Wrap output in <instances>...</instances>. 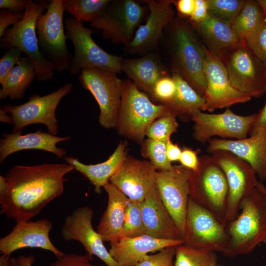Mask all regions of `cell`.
<instances>
[{"instance_id": "9a60e30c", "label": "cell", "mask_w": 266, "mask_h": 266, "mask_svg": "<svg viewBox=\"0 0 266 266\" xmlns=\"http://www.w3.org/2000/svg\"><path fill=\"white\" fill-rule=\"evenodd\" d=\"M211 155L224 172L228 185L227 223L238 214L242 200L256 188L257 174L250 165L233 153L217 150Z\"/></svg>"}, {"instance_id": "9c48e42d", "label": "cell", "mask_w": 266, "mask_h": 266, "mask_svg": "<svg viewBox=\"0 0 266 266\" xmlns=\"http://www.w3.org/2000/svg\"><path fill=\"white\" fill-rule=\"evenodd\" d=\"M229 244L226 226L190 197L183 244L224 254Z\"/></svg>"}, {"instance_id": "1f68e13d", "label": "cell", "mask_w": 266, "mask_h": 266, "mask_svg": "<svg viewBox=\"0 0 266 266\" xmlns=\"http://www.w3.org/2000/svg\"><path fill=\"white\" fill-rule=\"evenodd\" d=\"M264 18V13L257 0H245L237 16L232 22L233 31L241 43H246L250 35Z\"/></svg>"}, {"instance_id": "d6986e66", "label": "cell", "mask_w": 266, "mask_h": 266, "mask_svg": "<svg viewBox=\"0 0 266 266\" xmlns=\"http://www.w3.org/2000/svg\"><path fill=\"white\" fill-rule=\"evenodd\" d=\"M52 228V222L47 218L17 222L12 231L0 239V253L11 255L20 249L36 248L49 251L57 257L62 256L65 253L56 247L50 238Z\"/></svg>"}, {"instance_id": "ffe728a7", "label": "cell", "mask_w": 266, "mask_h": 266, "mask_svg": "<svg viewBox=\"0 0 266 266\" xmlns=\"http://www.w3.org/2000/svg\"><path fill=\"white\" fill-rule=\"evenodd\" d=\"M156 171L149 161L127 156L109 182L130 200L141 202L155 187Z\"/></svg>"}, {"instance_id": "681fc988", "label": "cell", "mask_w": 266, "mask_h": 266, "mask_svg": "<svg viewBox=\"0 0 266 266\" xmlns=\"http://www.w3.org/2000/svg\"><path fill=\"white\" fill-rule=\"evenodd\" d=\"M182 150L177 144L173 143L171 140L166 143L167 158L171 163L179 161Z\"/></svg>"}, {"instance_id": "4dcf8cb0", "label": "cell", "mask_w": 266, "mask_h": 266, "mask_svg": "<svg viewBox=\"0 0 266 266\" xmlns=\"http://www.w3.org/2000/svg\"><path fill=\"white\" fill-rule=\"evenodd\" d=\"M35 77V68L30 60L27 56L21 57L1 84L0 99L8 97L14 100L23 98L26 89Z\"/></svg>"}, {"instance_id": "5b68a950", "label": "cell", "mask_w": 266, "mask_h": 266, "mask_svg": "<svg viewBox=\"0 0 266 266\" xmlns=\"http://www.w3.org/2000/svg\"><path fill=\"white\" fill-rule=\"evenodd\" d=\"M199 160L198 170L193 171L190 197L226 226L228 185L225 175L212 155H202Z\"/></svg>"}, {"instance_id": "ab89813d", "label": "cell", "mask_w": 266, "mask_h": 266, "mask_svg": "<svg viewBox=\"0 0 266 266\" xmlns=\"http://www.w3.org/2000/svg\"><path fill=\"white\" fill-rule=\"evenodd\" d=\"M176 88L173 78L164 75L156 82L150 95L161 104H166L174 97Z\"/></svg>"}, {"instance_id": "7bdbcfd3", "label": "cell", "mask_w": 266, "mask_h": 266, "mask_svg": "<svg viewBox=\"0 0 266 266\" xmlns=\"http://www.w3.org/2000/svg\"><path fill=\"white\" fill-rule=\"evenodd\" d=\"M92 261L93 258L88 254H65L62 256L57 257L56 260L49 266H107L93 265L91 263Z\"/></svg>"}, {"instance_id": "7c38bea8", "label": "cell", "mask_w": 266, "mask_h": 266, "mask_svg": "<svg viewBox=\"0 0 266 266\" xmlns=\"http://www.w3.org/2000/svg\"><path fill=\"white\" fill-rule=\"evenodd\" d=\"M145 10L133 0H111L90 26L101 31L103 38L126 46L133 39Z\"/></svg>"}, {"instance_id": "ba28073f", "label": "cell", "mask_w": 266, "mask_h": 266, "mask_svg": "<svg viewBox=\"0 0 266 266\" xmlns=\"http://www.w3.org/2000/svg\"><path fill=\"white\" fill-rule=\"evenodd\" d=\"M174 22L172 44L176 68L174 70L203 97L206 88L203 45L200 44L188 24L180 20Z\"/></svg>"}, {"instance_id": "ee69618b", "label": "cell", "mask_w": 266, "mask_h": 266, "mask_svg": "<svg viewBox=\"0 0 266 266\" xmlns=\"http://www.w3.org/2000/svg\"><path fill=\"white\" fill-rule=\"evenodd\" d=\"M24 16V12H16L2 9L0 11V37L3 36L4 33L10 25H14L21 21Z\"/></svg>"}, {"instance_id": "6da1fadb", "label": "cell", "mask_w": 266, "mask_h": 266, "mask_svg": "<svg viewBox=\"0 0 266 266\" xmlns=\"http://www.w3.org/2000/svg\"><path fill=\"white\" fill-rule=\"evenodd\" d=\"M74 169L67 163L14 166L5 175L8 188L0 195V213L16 222L31 220L62 195L64 177Z\"/></svg>"}, {"instance_id": "f546056e", "label": "cell", "mask_w": 266, "mask_h": 266, "mask_svg": "<svg viewBox=\"0 0 266 266\" xmlns=\"http://www.w3.org/2000/svg\"><path fill=\"white\" fill-rule=\"evenodd\" d=\"M172 77L176 84V91L166 105L183 121H188L199 111H205V100L178 73L173 70Z\"/></svg>"}, {"instance_id": "30bf717a", "label": "cell", "mask_w": 266, "mask_h": 266, "mask_svg": "<svg viewBox=\"0 0 266 266\" xmlns=\"http://www.w3.org/2000/svg\"><path fill=\"white\" fill-rule=\"evenodd\" d=\"M46 9L36 22L38 45L59 73L68 70L72 60L66 44L63 0H49Z\"/></svg>"}, {"instance_id": "9f6ffc18", "label": "cell", "mask_w": 266, "mask_h": 266, "mask_svg": "<svg viewBox=\"0 0 266 266\" xmlns=\"http://www.w3.org/2000/svg\"><path fill=\"white\" fill-rule=\"evenodd\" d=\"M257 1L261 7L264 13V16L266 19V0H257Z\"/></svg>"}, {"instance_id": "2e32d148", "label": "cell", "mask_w": 266, "mask_h": 266, "mask_svg": "<svg viewBox=\"0 0 266 266\" xmlns=\"http://www.w3.org/2000/svg\"><path fill=\"white\" fill-rule=\"evenodd\" d=\"M204 72L206 88L205 110L213 112L246 102L252 99L232 85L227 68L219 56L203 45Z\"/></svg>"}, {"instance_id": "db71d44e", "label": "cell", "mask_w": 266, "mask_h": 266, "mask_svg": "<svg viewBox=\"0 0 266 266\" xmlns=\"http://www.w3.org/2000/svg\"><path fill=\"white\" fill-rule=\"evenodd\" d=\"M0 121L3 123L13 124L11 116L1 108L0 109Z\"/></svg>"}, {"instance_id": "ac0fdd59", "label": "cell", "mask_w": 266, "mask_h": 266, "mask_svg": "<svg viewBox=\"0 0 266 266\" xmlns=\"http://www.w3.org/2000/svg\"><path fill=\"white\" fill-rule=\"evenodd\" d=\"M93 209L88 206L79 207L65 219L61 228L65 241L76 240L83 245L91 257L96 256L107 266H119L111 257L101 235L92 226Z\"/></svg>"}, {"instance_id": "d6a6232c", "label": "cell", "mask_w": 266, "mask_h": 266, "mask_svg": "<svg viewBox=\"0 0 266 266\" xmlns=\"http://www.w3.org/2000/svg\"><path fill=\"white\" fill-rule=\"evenodd\" d=\"M111 0H63L65 11L79 22L94 21L105 9Z\"/></svg>"}, {"instance_id": "7dc6e473", "label": "cell", "mask_w": 266, "mask_h": 266, "mask_svg": "<svg viewBox=\"0 0 266 266\" xmlns=\"http://www.w3.org/2000/svg\"><path fill=\"white\" fill-rule=\"evenodd\" d=\"M30 0H0V8L16 12H23Z\"/></svg>"}, {"instance_id": "f5cc1de1", "label": "cell", "mask_w": 266, "mask_h": 266, "mask_svg": "<svg viewBox=\"0 0 266 266\" xmlns=\"http://www.w3.org/2000/svg\"><path fill=\"white\" fill-rule=\"evenodd\" d=\"M0 266H19L16 258L11 255L1 254L0 257Z\"/></svg>"}, {"instance_id": "816d5d0a", "label": "cell", "mask_w": 266, "mask_h": 266, "mask_svg": "<svg viewBox=\"0 0 266 266\" xmlns=\"http://www.w3.org/2000/svg\"><path fill=\"white\" fill-rule=\"evenodd\" d=\"M19 266H33L35 257L32 254L28 256L20 255L16 258Z\"/></svg>"}, {"instance_id": "680465c9", "label": "cell", "mask_w": 266, "mask_h": 266, "mask_svg": "<svg viewBox=\"0 0 266 266\" xmlns=\"http://www.w3.org/2000/svg\"><path fill=\"white\" fill-rule=\"evenodd\" d=\"M217 266V265H215V266Z\"/></svg>"}, {"instance_id": "7a4b0ae2", "label": "cell", "mask_w": 266, "mask_h": 266, "mask_svg": "<svg viewBox=\"0 0 266 266\" xmlns=\"http://www.w3.org/2000/svg\"><path fill=\"white\" fill-rule=\"evenodd\" d=\"M228 247L224 254L228 257L252 252L266 237V202L256 187L241 202L238 215L227 223Z\"/></svg>"}, {"instance_id": "f907efd6", "label": "cell", "mask_w": 266, "mask_h": 266, "mask_svg": "<svg viewBox=\"0 0 266 266\" xmlns=\"http://www.w3.org/2000/svg\"><path fill=\"white\" fill-rule=\"evenodd\" d=\"M266 127V102L264 107L257 113V118L251 128L250 134L254 133L259 129Z\"/></svg>"}, {"instance_id": "8fae6325", "label": "cell", "mask_w": 266, "mask_h": 266, "mask_svg": "<svg viewBox=\"0 0 266 266\" xmlns=\"http://www.w3.org/2000/svg\"><path fill=\"white\" fill-rule=\"evenodd\" d=\"M78 79L99 105L100 126L107 129L115 127L121 102L123 81L115 73L95 67L83 69Z\"/></svg>"}, {"instance_id": "7402d4cb", "label": "cell", "mask_w": 266, "mask_h": 266, "mask_svg": "<svg viewBox=\"0 0 266 266\" xmlns=\"http://www.w3.org/2000/svg\"><path fill=\"white\" fill-rule=\"evenodd\" d=\"M149 15L143 25L137 29L126 49L133 53L144 52L153 48L159 40L163 30L174 18L173 0H147Z\"/></svg>"}, {"instance_id": "b9f144b4", "label": "cell", "mask_w": 266, "mask_h": 266, "mask_svg": "<svg viewBox=\"0 0 266 266\" xmlns=\"http://www.w3.org/2000/svg\"><path fill=\"white\" fill-rule=\"evenodd\" d=\"M22 51L16 48L6 49L0 59V83L1 84L9 72L21 59Z\"/></svg>"}, {"instance_id": "d590c367", "label": "cell", "mask_w": 266, "mask_h": 266, "mask_svg": "<svg viewBox=\"0 0 266 266\" xmlns=\"http://www.w3.org/2000/svg\"><path fill=\"white\" fill-rule=\"evenodd\" d=\"M140 202L129 200L125 222L120 232L119 240L124 237H133L146 234Z\"/></svg>"}, {"instance_id": "74e56055", "label": "cell", "mask_w": 266, "mask_h": 266, "mask_svg": "<svg viewBox=\"0 0 266 266\" xmlns=\"http://www.w3.org/2000/svg\"><path fill=\"white\" fill-rule=\"evenodd\" d=\"M208 13L232 23L243 7V0H206Z\"/></svg>"}, {"instance_id": "bcb514c9", "label": "cell", "mask_w": 266, "mask_h": 266, "mask_svg": "<svg viewBox=\"0 0 266 266\" xmlns=\"http://www.w3.org/2000/svg\"><path fill=\"white\" fill-rule=\"evenodd\" d=\"M206 0H195L192 14L189 18L190 23H198L204 20L208 14Z\"/></svg>"}, {"instance_id": "83f0119b", "label": "cell", "mask_w": 266, "mask_h": 266, "mask_svg": "<svg viewBox=\"0 0 266 266\" xmlns=\"http://www.w3.org/2000/svg\"><path fill=\"white\" fill-rule=\"evenodd\" d=\"M122 71L140 90L150 95L156 82L164 76L160 62L153 54L138 58L123 60Z\"/></svg>"}, {"instance_id": "8d00e7d4", "label": "cell", "mask_w": 266, "mask_h": 266, "mask_svg": "<svg viewBox=\"0 0 266 266\" xmlns=\"http://www.w3.org/2000/svg\"><path fill=\"white\" fill-rule=\"evenodd\" d=\"M177 116L171 111L155 120L149 127L148 138L167 142L172 134L177 132Z\"/></svg>"}, {"instance_id": "60d3db41", "label": "cell", "mask_w": 266, "mask_h": 266, "mask_svg": "<svg viewBox=\"0 0 266 266\" xmlns=\"http://www.w3.org/2000/svg\"><path fill=\"white\" fill-rule=\"evenodd\" d=\"M176 247L169 246L156 254L147 255L135 266H172Z\"/></svg>"}, {"instance_id": "52a82bcc", "label": "cell", "mask_w": 266, "mask_h": 266, "mask_svg": "<svg viewBox=\"0 0 266 266\" xmlns=\"http://www.w3.org/2000/svg\"><path fill=\"white\" fill-rule=\"evenodd\" d=\"M218 56L234 88L251 98H261L266 94V67L246 43H239Z\"/></svg>"}, {"instance_id": "277c9868", "label": "cell", "mask_w": 266, "mask_h": 266, "mask_svg": "<svg viewBox=\"0 0 266 266\" xmlns=\"http://www.w3.org/2000/svg\"><path fill=\"white\" fill-rule=\"evenodd\" d=\"M170 111L165 104L152 102L131 80H124L115 127L120 134L142 143L152 122Z\"/></svg>"}, {"instance_id": "d4e9b609", "label": "cell", "mask_w": 266, "mask_h": 266, "mask_svg": "<svg viewBox=\"0 0 266 266\" xmlns=\"http://www.w3.org/2000/svg\"><path fill=\"white\" fill-rule=\"evenodd\" d=\"M2 136L0 141V164L8 156L24 150H44L55 154L59 158H64L66 154V150L58 147L57 144L70 138L69 136H58L42 131L26 134H22L21 132H13L3 133Z\"/></svg>"}, {"instance_id": "f6af8a7d", "label": "cell", "mask_w": 266, "mask_h": 266, "mask_svg": "<svg viewBox=\"0 0 266 266\" xmlns=\"http://www.w3.org/2000/svg\"><path fill=\"white\" fill-rule=\"evenodd\" d=\"M198 153L197 150H194L189 147H184L182 149L179 160L180 165L193 171H197L200 165Z\"/></svg>"}, {"instance_id": "6f0895ef", "label": "cell", "mask_w": 266, "mask_h": 266, "mask_svg": "<svg viewBox=\"0 0 266 266\" xmlns=\"http://www.w3.org/2000/svg\"><path fill=\"white\" fill-rule=\"evenodd\" d=\"M263 243H265V244L266 243V238H265V240H264V241L263 242Z\"/></svg>"}, {"instance_id": "3957f363", "label": "cell", "mask_w": 266, "mask_h": 266, "mask_svg": "<svg viewBox=\"0 0 266 266\" xmlns=\"http://www.w3.org/2000/svg\"><path fill=\"white\" fill-rule=\"evenodd\" d=\"M49 3V0H30L23 19L8 28L0 38L2 47L18 48L26 55L32 63L36 77L40 81H50L55 75L53 64L39 49L36 34L37 20Z\"/></svg>"}, {"instance_id": "4fadbf2b", "label": "cell", "mask_w": 266, "mask_h": 266, "mask_svg": "<svg viewBox=\"0 0 266 266\" xmlns=\"http://www.w3.org/2000/svg\"><path fill=\"white\" fill-rule=\"evenodd\" d=\"M72 85L66 83L58 90L44 96L35 94L21 104H5L1 106L10 114L13 120V132H21L26 126L42 124L46 126L48 133L56 135L59 123L56 110L61 100L71 91Z\"/></svg>"}, {"instance_id": "c3c4849f", "label": "cell", "mask_w": 266, "mask_h": 266, "mask_svg": "<svg viewBox=\"0 0 266 266\" xmlns=\"http://www.w3.org/2000/svg\"><path fill=\"white\" fill-rule=\"evenodd\" d=\"M173 2L180 16L190 17L194 9L195 0H178Z\"/></svg>"}, {"instance_id": "44dd1931", "label": "cell", "mask_w": 266, "mask_h": 266, "mask_svg": "<svg viewBox=\"0 0 266 266\" xmlns=\"http://www.w3.org/2000/svg\"><path fill=\"white\" fill-rule=\"evenodd\" d=\"M206 151H229L246 161L255 171L261 181L266 180V127L259 129L249 137L226 139L213 137L208 142Z\"/></svg>"}, {"instance_id": "11a10c76", "label": "cell", "mask_w": 266, "mask_h": 266, "mask_svg": "<svg viewBox=\"0 0 266 266\" xmlns=\"http://www.w3.org/2000/svg\"><path fill=\"white\" fill-rule=\"evenodd\" d=\"M256 187L263 193L264 195L266 202V187L263 183V182L260 180L258 181Z\"/></svg>"}, {"instance_id": "4316f807", "label": "cell", "mask_w": 266, "mask_h": 266, "mask_svg": "<svg viewBox=\"0 0 266 266\" xmlns=\"http://www.w3.org/2000/svg\"><path fill=\"white\" fill-rule=\"evenodd\" d=\"M127 144L120 142L115 151L105 161L94 165H87L72 156L65 157L66 163L86 177L94 186L95 191L100 194L101 189L109 182L110 177L118 170L125 160Z\"/></svg>"}, {"instance_id": "603a6c76", "label": "cell", "mask_w": 266, "mask_h": 266, "mask_svg": "<svg viewBox=\"0 0 266 266\" xmlns=\"http://www.w3.org/2000/svg\"><path fill=\"white\" fill-rule=\"evenodd\" d=\"M183 243L182 240L156 238L148 234L124 237L116 242H110L109 253L119 266H135L150 252L161 251Z\"/></svg>"}, {"instance_id": "f35d334b", "label": "cell", "mask_w": 266, "mask_h": 266, "mask_svg": "<svg viewBox=\"0 0 266 266\" xmlns=\"http://www.w3.org/2000/svg\"><path fill=\"white\" fill-rule=\"evenodd\" d=\"M246 44L266 67V19L262 21L246 40Z\"/></svg>"}, {"instance_id": "836d02e7", "label": "cell", "mask_w": 266, "mask_h": 266, "mask_svg": "<svg viewBox=\"0 0 266 266\" xmlns=\"http://www.w3.org/2000/svg\"><path fill=\"white\" fill-rule=\"evenodd\" d=\"M216 252L198 249L183 244L176 246L172 266H214L217 265Z\"/></svg>"}, {"instance_id": "5bb4252c", "label": "cell", "mask_w": 266, "mask_h": 266, "mask_svg": "<svg viewBox=\"0 0 266 266\" xmlns=\"http://www.w3.org/2000/svg\"><path fill=\"white\" fill-rule=\"evenodd\" d=\"M193 171L182 165L157 171L155 185L160 198L174 220L183 240L191 192Z\"/></svg>"}, {"instance_id": "e0dca14e", "label": "cell", "mask_w": 266, "mask_h": 266, "mask_svg": "<svg viewBox=\"0 0 266 266\" xmlns=\"http://www.w3.org/2000/svg\"><path fill=\"white\" fill-rule=\"evenodd\" d=\"M257 116L256 113L237 115L229 108L219 114L199 111L191 119L194 122L193 136L201 143L208 142L214 136L226 139H243L250 133Z\"/></svg>"}, {"instance_id": "e575fe53", "label": "cell", "mask_w": 266, "mask_h": 266, "mask_svg": "<svg viewBox=\"0 0 266 266\" xmlns=\"http://www.w3.org/2000/svg\"><path fill=\"white\" fill-rule=\"evenodd\" d=\"M166 143L149 138L143 141L141 153L157 171L169 170L173 167L167 158Z\"/></svg>"}, {"instance_id": "484cf974", "label": "cell", "mask_w": 266, "mask_h": 266, "mask_svg": "<svg viewBox=\"0 0 266 266\" xmlns=\"http://www.w3.org/2000/svg\"><path fill=\"white\" fill-rule=\"evenodd\" d=\"M108 196L107 207L97 226V232L103 241L119 240L124 225L130 199L110 182L103 188Z\"/></svg>"}, {"instance_id": "cb8c5ba5", "label": "cell", "mask_w": 266, "mask_h": 266, "mask_svg": "<svg viewBox=\"0 0 266 266\" xmlns=\"http://www.w3.org/2000/svg\"><path fill=\"white\" fill-rule=\"evenodd\" d=\"M140 205L146 234L159 239L183 240L178 228L160 198L156 185L140 202Z\"/></svg>"}, {"instance_id": "8992f818", "label": "cell", "mask_w": 266, "mask_h": 266, "mask_svg": "<svg viewBox=\"0 0 266 266\" xmlns=\"http://www.w3.org/2000/svg\"><path fill=\"white\" fill-rule=\"evenodd\" d=\"M66 36L72 43L74 53L68 69L75 75L85 68L95 67L116 74L122 71L121 57L110 54L100 48L93 40L92 29L83 26L73 17L66 19Z\"/></svg>"}, {"instance_id": "f1b7e54d", "label": "cell", "mask_w": 266, "mask_h": 266, "mask_svg": "<svg viewBox=\"0 0 266 266\" xmlns=\"http://www.w3.org/2000/svg\"><path fill=\"white\" fill-rule=\"evenodd\" d=\"M190 23L207 42L212 49L211 51L217 55L240 43L232 23L218 18L209 13L202 21Z\"/></svg>"}]
</instances>
